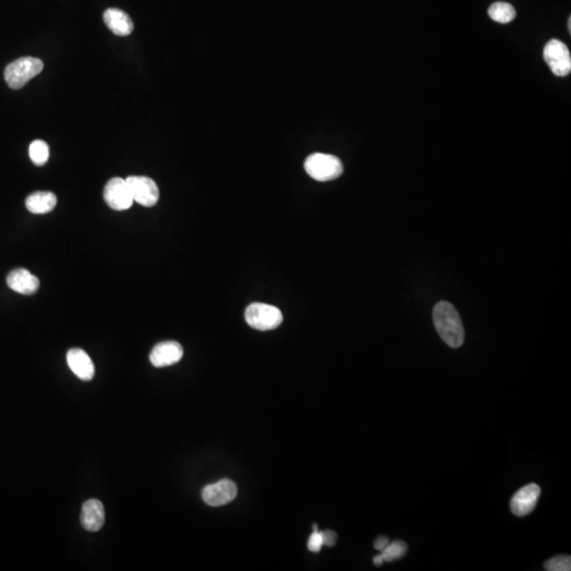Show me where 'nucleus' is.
I'll use <instances>...</instances> for the list:
<instances>
[{"instance_id":"obj_8","label":"nucleus","mask_w":571,"mask_h":571,"mask_svg":"<svg viewBox=\"0 0 571 571\" xmlns=\"http://www.w3.org/2000/svg\"><path fill=\"white\" fill-rule=\"evenodd\" d=\"M237 495V487L230 479H222L213 485H208L202 490L204 502L210 507L229 504Z\"/></svg>"},{"instance_id":"obj_2","label":"nucleus","mask_w":571,"mask_h":571,"mask_svg":"<svg viewBox=\"0 0 571 571\" xmlns=\"http://www.w3.org/2000/svg\"><path fill=\"white\" fill-rule=\"evenodd\" d=\"M305 171L315 180L327 182L339 178L344 167L342 161L336 156L317 153L306 159Z\"/></svg>"},{"instance_id":"obj_15","label":"nucleus","mask_w":571,"mask_h":571,"mask_svg":"<svg viewBox=\"0 0 571 571\" xmlns=\"http://www.w3.org/2000/svg\"><path fill=\"white\" fill-rule=\"evenodd\" d=\"M58 204V198L51 192H36L27 198L26 206L33 214H47Z\"/></svg>"},{"instance_id":"obj_4","label":"nucleus","mask_w":571,"mask_h":571,"mask_svg":"<svg viewBox=\"0 0 571 571\" xmlns=\"http://www.w3.org/2000/svg\"><path fill=\"white\" fill-rule=\"evenodd\" d=\"M245 321L256 330H273L280 326L282 315L276 306L264 303H253L245 310Z\"/></svg>"},{"instance_id":"obj_14","label":"nucleus","mask_w":571,"mask_h":571,"mask_svg":"<svg viewBox=\"0 0 571 571\" xmlns=\"http://www.w3.org/2000/svg\"><path fill=\"white\" fill-rule=\"evenodd\" d=\"M104 21L109 30L118 36H128L134 30L132 19L122 10H107L104 13Z\"/></svg>"},{"instance_id":"obj_5","label":"nucleus","mask_w":571,"mask_h":571,"mask_svg":"<svg viewBox=\"0 0 571 571\" xmlns=\"http://www.w3.org/2000/svg\"><path fill=\"white\" fill-rule=\"evenodd\" d=\"M544 60L557 77H567L571 71V56L569 49L559 40H551L544 48Z\"/></svg>"},{"instance_id":"obj_13","label":"nucleus","mask_w":571,"mask_h":571,"mask_svg":"<svg viewBox=\"0 0 571 571\" xmlns=\"http://www.w3.org/2000/svg\"><path fill=\"white\" fill-rule=\"evenodd\" d=\"M105 523V510L102 502L97 500H89L83 505L81 524L87 531L97 532Z\"/></svg>"},{"instance_id":"obj_21","label":"nucleus","mask_w":571,"mask_h":571,"mask_svg":"<svg viewBox=\"0 0 571 571\" xmlns=\"http://www.w3.org/2000/svg\"><path fill=\"white\" fill-rule=\"evenodd\" d=\"M321 537H323V544L325 546H328V547H333V546L336 545L337 537L336 532L330 531V530H327V531L321 532Z\"/></svg>"},{"instance_id":"obj_16","label":"nucleus","mask_w":571,"mask_h":571,"mask_svg":"<svg viewBox=\"0 0 571 571\" xmlns=\"http://www.w3.org/2000/svg\"><path fill=\"white\" fill-rule=\"evenodd\" d=\"M488 14L496 23H509L515 19L516 11L510 3H494L489 8Z\"/></svg>"},{"instance_id":"obj_11","label":"nucleus","mask_w":571,"mask_h":571,"mask_svg":"<svg viewBox=\"0 0 571 571\" xmlns=\"http://www.w3.org/2000/svg\"><path fill=\"white\" fill-rule=\"evenodd\" d=\"M10 289L23 295H30L40 289V280L26 269H15L7 276Z\"/></svg>"},{"instance_id":"obj_3","label":"nucleus","mask_w":571,"mask_h":571,"mask_svg":"<svg viewBox=\"0 0 571 571\" xmlns=\"http://www.w3.org/2000/svg\"><path fill=\"white\" fill-rule=\"evenodd\" d=\"M44 69V63L40 58H19L12 62L5 70V79L10 88L21 89L29 81L36 77Z\"/></svg>"},{"instance_id":"obj_1","label":"nucleus","mask_w":571,"mask_h":571,"mask_svg":"<svg viewBox=\"0 0 571 571\" xmlns=\"http://www.w3.org/2000/svg\"><path fill=\"white\" fill-rule=\"evenodd\" d=\"M434 324L440 338L452 348H458L465 341V329L461 315L449 302H439L433 313Z\"/></svg>"},{"instance_id":"obj_19","label":"nucleus","mask_w":571,"mask_h":571,"mask_svg":"<svg viewBox=\"0 0 571 571\" xmlns=\"http://www.w3.org/2000/svg\"><path fill=\"white\" fill-rule=\"evenodd\" d=\"M545 569L548 571H570L571 557L569 555H559L545 563Z\"/></svg>"},{"instance_id":"obj_22","label":"nucleus","mask_w":571,"mask_h":571,"mask_svg":"<svg viewBox=\"0 0 571 571\" xmlns=\"http://www.w3.org/2000/svg\"><path fill=\"white\" fill-rule=\"evenodd\" d=\"M389 539H387V537H378L377 539H376L374 546H375V548L377 549V550L382 551L384 550V549L387 548V545H389Z\"/></svg>"},{"instance_id":"obj_9","label":"nucleus","mask_w":571,"mask_h":571,"mask_svg":"<svg viewBox=\"0 0 571 571\" xmlns=\"http://www.w3.org/2000/svg\"><path fill=\"white\" fill-rule=\"evenodd\" d=\"M541 495V488L537 483H529L520 489L511 500V511L516 516H526L531 513L537 506Z\"/></svg>"},{"instance_id":"obj_10","label":"nucleus","mask_w":571,"mask_h":571,"mask_svg":"<svg viewBox=\"0 0 571 571\" xmlns=\"http://www.w3.org/2000/svg\"><path fill=\"white\" fill-rule=\"evenodd\" d=\"M182 356V346L175 341H167L154 347L149 360L155 367H167L178 363Z\"/></svg>"},{"instance_id":"obj_23","label":"nucleus","mask_w":571,"mask_h":571,"mask_svg":"<svg viewBox=\"0 0 571 571\" xmlns=\"http://www.w3.org/2000/svg\"><path fill=\"white\" fill-rule=\"evenodd\" d=\"M383 557H382L381 555H376V557H374V564H375L376 566H382V564H383Z\"/></svg>"},{"instance_id":"obj_12","label":"nucleus","mask_w":571,"mask_h":571,"mask_svg":"<svg viewBox=\"0 0 571 571\" xmlns=\"http://www.w3.org/2000/svg\"><path fill=\"white\" fill-rule=\"evenodd\" d=\"M67 363L74 375L84 381L95 377V365L90 356L80 348H72L67 354Z\"/></svg>"},{"instance_id":"obj_6","label":"nucleus","mask_w":571,"mask_h":571,"mask_svg":"<svg viewBox=\"0 0 571 571\" xmlns=\"http://www.w3.org/2000/svg\"><path fill=\"white\" fill-rule=\"evenodd\" d=\"M130 186L134 202L146 208L157 204L160 193L157 183L153 179L144 176H130L125 179Z\"/></svg>"},{"instance_id":"obj_17","label":"nucleus","mask_w":571,"mask_h":571,"mask_svg":"<svg viewBox=\"0 0 571 571\" xmlns=\"http://www.w3.org/2000/svg\"><path fill=\"white\" fill-rule=\"evenodd\" d=\"M49 155H50V151H49V146L46 142L42 140H35L31 143L29 147V156L32 162L37 167L46 165L48 162Z\"/></svg>"},{"instance_id":"obj_18","label":"nucleus","mask_w":571,"mask_h":571,"mask_svg":"<svg viewBox=\"0 0 571 571\" xmlns=\"http://www.w3.org/2000/svg\"><path fill=\"white\" fill-rule=\"evenodd\" d=\"M407 552V545L403 541H395L389 543L387 548L382 550L381 555L384 562H393L400 560Z\"/></svg>"},{"instance_id":"obj_7","label":"nucleus","mask_w":571,"mask_h":571,"mask_svg":"<svg viewBox=\"0 0 571 571\" xmlns=\"http://www.w3.org/2000/svg\"><path fill=\"white\" fill-rule=\"evenodd\" d=\"M104 199L112 210H125L134 204L130 186L125 179L114 178L105 186Z\"/></svg>"},{"instance_id":"obj_20","label":"nucleus","mask_w":571,"mask_h":571,"mask_svg":"<svg viewBox=\"0 0 571 571\" xmlns=\"http://www.w3.org/2000/svg\"><path fill=\"white\" fill-rule=\"evenodd\" d=\"M323 546H324V544H323L321 532L313 531V535H310L309 541H308V549L313 551V552H319Z\"/></svg>"},{"instance_id":"obj_24","label":"nucleus","mask_w":571,"mask_h":571,"mask_svg":"<svg viewBox=\"0 0 571 571\" xmlns=\"http://www.w3.org/2000/svg\"><path fill=\"white\" fill-rule=\"evenodd\" d=\"M568 31H569V33L571 32V19H570V17H569V19H568Z\"/></svg>"}]
</instances>
